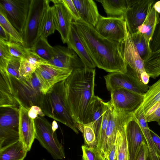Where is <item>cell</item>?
Returning a JSON list of instances; mask_svg holds the SVG:
<instances>
[{
    "instance_id": "f546056e",
    "label": "cell",
    "mask_w": 160,
    "mask_h": 160,
    "mask_svg": "<svg viewBox=\"0 0 160 160\" xmlns=\"http://www.w3.org/2000/svg\"><path fill=\"white\" fill-rule=\"evenodd\" d=\"M126 125L118 131L117 134V160H129L126 135Z\"/></svg>"
},
{
    "instance_id": "11a10c76",
    "label": "cell",
    "mask_w": 160,
    "mask_h": 160,
    "mask_svg": "<svg viewBox=\"0 0 160 160\" xmlns=\"http://www.w3.org/2000/svg\"><path fill=\"white\" fill-rule=\"evenodd\" d=\"M105 160H108V158L106 157L105 159Z\"/></svg>"
},
{
    "instance_id": "cb8c5ba5",
    "label": "cell",
    "mask_w": 160,
    "mask_h": 160,
    "mask_svg": "<svg viewBox=\"0 0 160 160\" xmlns=\"http://www.w3.org/2000/svg\"><path fill=\"white\" fill-rule=\"evenodd\" d=\"M102 4L107 17H123L128 8L127 0H97Z\"/></svg>"
},
{
    "instance_id": "7a4b0ae2",
    "label": "cell",
    "mask_w": 160,
    "mask_h": 160,
    "mask_svg": "<svg viewBox=\"0 0 160 160\" xmlns=\"http://www.w3.org/2000/svg\"><path fill=\"white\" fill-rule=\"evenodd\" d=\"M95 68L73 70L65 80L66 98L72 117L80 126L88 123L94 93Z\"/></svg>"
},
{
    "instance_id": "6da1fadb",
    "label": "cell",
    "mask_w": 160,
    "mask_h": 160,
    "mask_svg": "<svg viewBox=\"0 0 160 160\" xmlns=\"http://www.w3.org/2000/svg\"><path fill=\"white\" fill-rule=\"evenodd\" d=\"M72 24L96 67L111 73L127 72L128 64L124 58L123 42H117L104 37L94 27L81 19L73 21Z\"/></svg>"
},
{
    "instance_id": "ab89813d",
    "label": "cell",
    "mask_w": 160,
    "mask_h": 160,
    "mask_svg": "<svg viewBox=\"0 0 160 160\" xmlns=\"http://www.w3.org/2000/svg\"><path fill=\"white\" fill-rule=\"evenodd\" d=\"M19 71L20 76L28 81L31 80L32 75L35 72L30 63L24 57L21 59Z\"/></svg>"
},
{
    "instance_id": "c3c4849f",
    "label": "cell",
    "mask_w": 160,
    "mask_h": 160,
    "mask_svg": "<svg viewBox=\"0 0 160 160\" xmlns=\"http://www.w3.org/2000/svg\"><path fill=\"white\" fill-rule=\"evenodd\" d=\"M106 157L108 160H117L118 152L117 139L113 145L110 152Z\"/></svg>"
},
{
    "instance_id": "8d00e7d4",
    "label": "cell",
    "mask_w": 160,
    "mask_h": 160,
    "mask_svg": "<svg viewBox=\"0 0 160 160\" xmlns=\"http://www.w3.org/2000/svg\"><path fill=\"white\" fill-rule=\"evenodd\" d=\"M81 132L83 134L86 145L89 147H98V141L93 129L88 126H82Z\"/></svg>"
},
{
    "instance_id": "f5cc1de1",
    "label": "cell",
    "mask_w": 160,
    "mask_h": 160,
    "mask_svg": "<svg viewBox=\"0 0 160 160\" xmlns=\"http://www.w3.org/2000/svg\"><path fill=\"white\" fill-rule=\"evenodd\" d=\"M147 160H151L149 154L148 156L147 159Z\"/></svg>"
},
{
    "instance_id": "83f0119b",
    "label": "cell",
    "mask_w": 160,
    "mask_h": 160,
    "mask_svg": "<svg viewBox=\"0 0 160 160\" xmlns=\"http://www.w3.org/2000/svg\"><path fill=\"white\" fill-rule=\"evenodd\" d=\"M58 26L54 6H48L46 15L42 34L46 38L58 30Z\"/></svg>"
},
{
    "instance_id": "f35d334b",
    "label": "cell",
    "mask_w": 160,
    "mask_h": 160,
    "mask_svg": "<svg viewBox=\"0 0 160 160\" xmlns=\"http://www.w3.org/2000/svg\"><path fill=\"white\" fill-rule=\"evenodd\" d=\"M9 52L12 56L22 58L24 57L27 49L19 43L11 41L7 43Z\"/></svg>"
},
{
    "instance_id": "d4e9b609",
    "label": "cell",
    "mask_w": 160,
    "mask_h": 160,
    "mask_svg": "<svg viewBox=\"0 0 160 160\" xmlns=\"http://www.w3.org/2000/svg\"><path fill=\"white\" fill-rule=\"evenodd\" d=\"M137 118L142 132L145 142L147 145L149 155L151 160H160L155 147L154 144L149 128L148 122L143 113L134 115Z\"/></svg>"
},
{
    "instance_id": "484cf974",
    "label": "cell",
    "mask_w": 160,
    "mask_h": 160,
    "mask_svg": "<svg viewBox=\"0 0 160 160\" xmlns=\"http://www.w3.org/2000/svg\"><path fill=\"white\" fill-rule=\"evenodd\" d=\"M31 50L48 62L52 58L55 54L54 47L50 45L46 38L42 35L38 38Z\"/></svg>"
},
{
    "instance_id": "9f6ffc18",
    "label": "cell",
    "mask_w": 160,
    "mask_h": 160,
    "mask_svg": "<svg viewBox=\"0 0 160 160\" xmlns=\"http://www.w3.org/2000/svg\"></svg>"
},
{
    "instance_id": "9a60e30c",
    "label": "cell",
    "mask_w": 160,
    "mask_h": 160,
    "mask_svg": "<svg viewBox=\"0 0 160 160\" xmlns=\"http://www.w3.org/2000/svg\"><path fill=\"white\" fill-rule=\"evenodd\" d=\"M129 160H135L145 138L137 118L133 115L128 120L126 125Z\"/></svg>"
},
{
    "instance_id": "4dcf8cb0",
    "label": "cell",
    "mask_w": 160,
    "mask_h": 160,
    "mask_svg": "<svg viewBox=\"0 0 160 160\" xmlns=\"http://www.w3.org/2000/svg\"><path fill=\"white\" fill-rule=\"evenodd\" d=\"M0 25L8 33L11 41L23 44V41L21 35L10 22L5 14L1 10H0Z\"/></svg>"
},
{
    "instance_id": "44dd1931",
    "label": "cell",
    "mask_w": 160,
    "mask_h": 160,
    "mask_svg": "<svg viewBox=\"0 0 160 160\" xmlns=\"http://www.w3.org/2000/svg\"><path fill=\"white\" fill-rule=\"evenodd\" d=\"M106 103L101 98L95 96L91 104L90 117L88 123L86 125L93 129L97 139L102 122Z\"/></svg>"
},
{
    "instance_id": "e575fe53",
    "label": "cell",
    "mask_w": 160,
    "mask_h": 160,
    "mask_svg": "<svg viewBox=\"0 0 160 160\" xmlns=\"http://www.w3.org/2000/svg\"><path fill=\"white\" fill-rule=\"evenodd\" d=\"M21 58L12 56L8 61L5 67L0 68V70L4 71L8 74L19 80L24 79L20 76L19 68Z\"/></svg>"
},
{
    "instance_id": "8fae6325",
    "label": "cell",
    "mask_w": 160,
    "mask_h": 160,
    "mask_svg": "<svg viewBox=\"0 0 160 160\" xmlns=\"http://www.w3.org/2000/svg\"><path fill=\"white\" fill-rule=\"evenodd\" d=\"M126 24L123 16L113 18L100 15L95 28L104 37L113 41L122 42L125 38Z\"/></svg>"
},
{
    "instance_id": "7bdbcfd3",
    "label": "cell",
    "mask_w": 160,
    "mask_h": 160,
    "mask_svg": "<svg viewBox=\"0 0 160 160\" xmlns=\"http://www.w3.org/2000/svg\"><path fill=\"white\" fill-rule=\"evenodd\" d=\"M145 117L148 122H158L160 120V102L145 115Z\"/></svg>"
},
{
    "instance_id": "7c38bea8",
    "label": "cell",
    "mask_w": 160,
    "mask_h": 160,
    "mask_svg": "<svg viewBox=\"0 0 160 160\" xmlns=\"http://www.w3.org/2000/svg\"><path fill=\"white\" fill-rule=\"evenodd\" d=\"M151 0H127L128 8L124 18L128 29L131 34L138 31L144 22Z\"/></svg>"
},
{
    "instance_id": "e0dca14e",
    "label": "cell",
    "mask_w": 160,
    "mask_h": 160,
    "mask_svg": "<svg viewBox=\"0 0 160 160\" xmlns=\"http://www.w3.org/2000/svg\"><path fill=\"white\" fill-rule=\"evenodd\" d=\"M53 3L57 15L58 28L63 43L67 42L73 18L61 0L51 1Z\"/></svg>"
},
{
    "instance_id": "74e56055",
    "label": "cell",
    "mask_w": 160,
    "mask_h": 160,
    "mask_svg": "<svg viewBox=\"0 0 160 160\" xmlns=\"http://www.w3.org/2000/svg\"><path fill=\"white\" fill-rule=\"evenodd\" d=\"M24 58L34 71L42 65L48 64V61L42 58L31 49H27V53Z\"/></svg>"
},
{
    "instance_id": "681fc988",
    "label": "cell",
    "mask_w": 160,
    "mask_h": 160,
    "mask_svg": "<svg viewBox=\"0 0 160 160\" xmlns=\"http://www.w3.org/2000/svg\"><path fill=\"white\" fill-rule=\"evenodd\" d=\"M0 40L6 43L11 41L9 34L1 25H0Z\"/></svg>"
},
{
    "instance_id": "b9f144b4",
    "label": "cell",
    "mask_w": 160,
    "mask_h": 160,
    "mask_svg": "<svg viewBox=\"0 0 160 160\" xmlns=\"http://www.w3.org/2000/svg\"><path fill=\"white\" fill-rule=\"evenodd\" d=\"M12 57L7 43L0 40V68L5 67Z\"/></svg>"
},
{
    "instance_id": "7dc6e473",
    "label": "cell",
    "mask_w": 160,
    "mask_h": 160,
    "mask_svg": "<svg viewBox=\"0 0 160 160\" xmlns=\"http://www.w3.org/2000/svg\"><path fill=\"white\" fill-rule=\"evenodd\" d=\"M152 141L156 149L158 156L160 159V137L153 131L150 129Z\"/></svg>"
},
{
    "instance_id": "8992f818",
    "label": "cell",
    "mask_w": 160,
    "mask_h": 160,
    "mask_svg": "<svg viewBox=\"0 0 160 160\" xmlns=\"http://www.w3.org/2000/svg\"><path fill=\"white\" fill-rule=\"evenodd\" d=\"M19 108L0 107V150L20 140Z\"/></svg>"
},
{
    "instance_id": "4316f807",
    "label": "cell",
    "mask_w": 160,
    "mask_h": 160,
    "mask_svg": "<svg viewBox=\"0 0 160 160\" xmlns=\"http://www.w3.org/2000/svg\"><path fill=\"white\" fill-rule=\"evenodd\" d=\"M144 62L145 70L150 78L155 79L160 76V49L152 52Z\"/></svg>"
},
{
    "instance_id": "2e32d148",
    "label": "cell",
    "mask_w": 160,
    "mask_h": 160,
    "mask_svg": "<svg viewBox=\"0 0 160 160\" xmlns=\"http://www.w3.org/2000/svg\"><path fill=\"white\" fill-rule=\"evenodd\" d=\"M28 110L21 106L19 108V131L20 140L28 151H30L35 138L34 120L28 115Z\"/></svg>"
},
{
    "instance_id": "f907efd6",
    "label": "cell",
    "mask_w": 160,
    "mask_h": 160,
    "mask_svg": "<svg viewBox=\"0 0 160 160\" xmlns=\"http://www.w3.org/2000/svg\"><path fill=\"white\" fill-rule=\"evenodd\" d=\"M153 6L154 9L160 16V1L155 2Z\"/></svg>"
},
{
    "instance_id": "4fadbf2b",
    "label": "cell",
    "mask_w": 160,
    "mask_h": 160,
    "mask_svg": "<svg viewBox=\"0 0 160 160\" xmlns=\"http://www.w3.org/2000/svg\"><path fill=\"white\" fill-rule=\"evenodd\" d=\"M110 92V103L118 110L126 112H133L142 103L144 98V95L122 88Z\"/></svg>"
},
{
    "instance_id": "f6af8a7d",
    "label": "cell",
    "mask_w": 160,
    "mask_h": 160,
    "mask_svg": "<svg viewBox=\"0 0 160 160\" xmlns=\"http://www.w3.org/2000/svg\"><path fill=\"white\" fill-rule=\"evenodd\" d=\"M149 154L148 146L145 142L142 143L135 160H147Z\"/></svg>"
},
{
    "instance_id": "ac0fdd59",
    "label": "cell",
    "mask_w": 160,
    "mask_h": 160,
    "mask_svg": "<svg viewBox=\"0 0 160 160\" xmlns=\"http://www.w3.org/2000/svg\"><path fill=\"white\" fill-rule=\"evenodd\" d=\"M67 44L79 56L85 67L94 68L96 67L81 40L74 26L72 24Z\"/></svg>"
},
{
    "instance_id": "5b68a950",
    "label": "cell",
    "mask_w": 160,
    "mask_h": 160,
    "mask_svg": "<svg viewBox=\"0 0 160 160\" xmlns=\"http://www.w3.org/2000/svg\"><path fill=\"white\" fill-rule=\"evenodd\" d=\"M35 138L51 154L55 160L65 158L64 148L59 141L56 132H53L52 124L44 117L38 116L34 120Z\"/></svg>"
},
{
    "instance_id": "52a82bcc",
    "label": "cell",
    "mask_w": 160,
    "mask_h": 160,
    "mask_svg": "<svg viewBox=\"0 0 160 160\" xmlns=\"http://www.w3.org/2000/svg\"><path fill=\"white\" fill-rule=\"evenodd\" d=\"M106 87L110 92L118 88L144 95L149 86L141 81L134 72L128 65L126 73H111L104 76Z\"/></svg>"
},
{
    "instance_id": "ba28073f",
    "label": "cell",
    "mask_w": 160,
    "mask_h": 160,
    "mask_svg": "<svg viewBox=\"0 0 160 160\" xmlns=\"http://www.w3.org/2000/svg\"><path fill=\"white\" fill-rule=\"evenodd\" d=\"M30 0H0V10L22 36L28 15Z\"/></svg>"
},
{
    "instance_id": "603a6c76",
    "label": "cell",
    "mask_w": 160,
    "mask_h": 160,
    "mask_svg": "<svg viewBox=\"0 0 160 160\" xmlns=\"http://www.w3.org/2000/svg\"><path fill=\"white\" fill-rule=\"evenodd\" d=\"M28 152L19 140L0 150V160H23Z\"/></svg>"
},
{
    "instance_id": "d6a6232c",
    "label": "cell",
    "mask_w": 160,
    "mask_h": 160,
    "mask_svg": "<svg viewBox=\"0 0 160 160\" xmlns=\"http://www.w3.org/2000/svg\"><path fill=\"white\" fill-rule=\"evenodd\" d=\"M54 77L59 82L66 80L71 74L72 70L48 64L40 67Z\"/></svg>"
},
{
    "instance_id": "ee69618b",
    "label": "cell",
    "mask_w": 160,
    "mask_h": 160,
    "mask_svg": "<svg viewBox=\"0 0 160 160\" xmlns=\"http://www.w3.org/2000/svg\"><path fill=\"white\" fill-rule=\"evenodd\" d=\"M61 1L72 16L73 21H77L81 19L80 15L72 0H61Z\"/></svg>"
},
{
    "instance_id": "5bb4252c",
    "label": "cell",
    "mask_w": 160,
    "mask_h": 160,
    "mask_svg": "<svg viewBox=\"0 0 160 160\" xmlns=\"http://www.w3.org/2000/svg\"><path fill=\"white\" fill-rule=\"evenodd\" d=\"M53 47L55 54L48 64L72 71L85 67L77 54L68 47L57 45Z\"/></svg>"
},
{
    "instance_id": "f1b7e54d",
    "label": "cell",
    "mask_w": 160,
    "mask_h": 160,
    "mask_svg": "<svg viewBox=\"0 0 160 160\" xmlns=\"http://www.w3.org/2000/svg\"><path fill=\"white\" fill-rule=\"evenodd\" d=\"M133 44L141 58L144 61L152 52L143 35L138 31L131 34Z\"/></svg>"
},
{
    "instance_id": "7402d4cb",
    "label": "cell",
    "mask_w": 160,
    "mask_h": 160,
    "mask_svg": "<svg viewBox=\"0 0 160 160\" xmlns=\"http://www.w3.org/2000/svg\"><path fill=\"white\" fill-rule=\"evenodd\" d=\"M155 2L154 0H151L146 17L143 23L138 29V31L143 35L149 46L159 17V14L153 6Z\"/></svg>"
},
{
    "instance_id": "816d5d0a",
    "label": "cell",
    "mask_w": 160,
    "mask_h": 160,
    "mask_svg": "<svg viewBox=\"0 0 160 160\" xmlns=\"http://www.w3.org/2000/svg\"><path fill=\"white\" fill-rule=\"evenodd\" d=\"M52 127L53 132H56V130L58 129V125L57 122L55 120H54L52 124Z\"/></svg>"
},
{
    "instance_id": "ffe728a7",
    "label": "cell",
    "mask_w": 160,
    "mask_h": 160,
    "mask_svg": "<svg viewBox=\"0 0 160 160\" xmlns=\"http://www.w3.org/2000/svg\"><path fill=\"white\" fill-rule=\"evenodd\" d=\"M160 102V79L149 86L144 95L143 101L139 106L134 112L135 115L141 113L145 115L155 105Z\"/></svg>"
},
{
    "instance_id": "db71d44e",
    "label": "cell",
    "mask_w": 160,
    "mask_h": 160,
    "mask_svg": "<svg viewBox=\"0 0 160 160\" xmlns=\"http://www.w3.org/2000/svg\"><path fill=\"white\" fill-rule=\"evenodd\" d=\"M158 124L160 126V120L158 122Z\"/></svg>"
},
{
    "instance_id": "9c48e42d",
    "label": "cell",
    "mask_w": 160,
    "mask_h": 160,
    "mask_svg": "<svg viewBox=\"0 0 160 160\" xmlns=\"http://www.w3.org/2000/svg\"><path fill=\"white\" fill-rule=\"evenodd\" d=\"M110 104L111 110L103 149V153L106 157L116 141L118 132L125 126L128 120L133 115V112H126L118 110Z\"/></svg>"
},
{
    "instance_id": "d6986e66",
    "label": "cell",
    "mask_w": 160,
    "mask_h": 160,
    "mask_svg": "<svg viewBox=\"0 0 160 160\" xmlns=\"http://www.w3.org/2000/svg\"><path fill=\"white\" fill-rule=\"evenodd\" d=\"M81 19L95 27L100 15L94 1L92 0H72Z\"/></svg>"
},
{
    "instance_id": "277c9868",
    "label": "cell",
    "mask_w": 160,
    "mask_h": 160,
    "mask_svg": "<svg viewBox=\"0 0 160 160\" xmlns=\"http://www.w3.org/2000/svg\"><path fill=\"white\" fill-rule=\"evenodd\" d=\"M48 0H30L28 13L22 35L23 46L31 49L42 35Z\"/></svg>"
},
{
    "instance_id": "1f68e13d",
    "label": "cell",
    "mask_w": 160,
    "mask_h": 160,
    "mask_svg": "<svg viewBox=\"0 0 160 160\" xmlns=\"http://www.w3.org/2000/svg\"><path fill=\"white\" fill-rule=\"evenodd\" d=\"M42 85V92L46 94L55 84L57 80L47 72L40 67L35 71Z\"/></svg>"
},
{
    "instance_id": "836d02e7",
    "label": "cell",
    "mask_w": 160,
    "mask_h": 160,
    "mask_svg": "<svg viewBox=\"0 0 160 160\" xmlns=\"http://www.w3.org/2000/svg\"><path fill=\"white\" fill-rule=\"evenodd\" d=\"M110 110L111 106L109 102H106L102 122L98 135L97 138L98 147L103 153L106 129L108 122Z\"/></svg>"
},
{
    "instance_id": "d590c367",
    "label": "cell",
    "mask_w": 160,
    "mask_h": 160,
    "mask_svg": "<svg viewBox=\"0 0 160 160\" xmlns=\"http://www.w3.org/2000/svg\"><path fill=\"white\" fill-rule=\"evenodd\" d=\"M83 160H105L106 157L97 146H82Z\"/></svg>"
},
{
    "instance_id": "30bf717a",
    "label": "cell",
    "mask_w": 160,
    "mask_h": 160,
    "mask_svg": "<svg viewBox=\"0 0 160 160\" xmlns=\"http://www.w3.org/2000/svg\"><path fill=\"white\" fill-rule=\"evenodd\" d=\"M123 49L124 58L128 65L132 69L141 82L145 84H148L150 77L145 70L144 60L139 55L133 44L126 24Z\"/></svg>"
},
{
    "instance_id": "3957f363",
    "label": "cell",
    "mask_w": 160,
    "mask_h": 160,
    "mask_svg": "<svg viewBox=\"0 0 160 160\" xmlns=\"http://www.w3.org/2000/svg\"><path fill=\"white\" fill-rule=\"evenodd\" d=\"M65 80L55 84L42 94L40 107L45 115L61 122L78 134L80 126L73 119L66 98Z\"/></svg>"
},
{
    "instance_id": "60d3db41",
    "label": "cell",
    "mask_w": 160,
    "mask_h": 160,
    "mask_svg": "<svg viewBox=\"0 0 160 160\" xmlns=\"http://www.w3.org/2000/svg\"><path fill=\"white\" fill-rule=\"evenodd\" d=\"M149 46L152 52L160 49V16L150 42Z\"/></svg>"
},
{
    "instance_id": "bcb514c9",
    "label": "cell",
    "mask_w": 160,
    "mask_h": 160,
    "mask_svg": "<svg viewBox=\"0 0 160 160\" xmlns=\"http://www.w3.org/2000/svg\"><path fill=\"white\" fill-rule=\"evenodd\" d=\"M28 114L29 117L33 120L37 118L38 115L41 117L45 115L41 108L36 105L32 106L28 111Z\"/></svg>"
}]
</instances>
